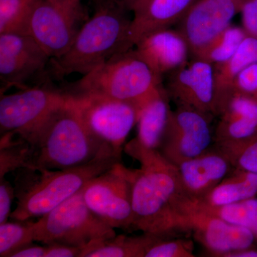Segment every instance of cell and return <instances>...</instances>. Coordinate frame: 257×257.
Listing matches in <instances>:
<instances>
[{
  "instance_id": "6da1fadb",
  "label": "cell",
  "mask_w": 257,
  "mask_h": 257,
  "mask_svg": "<svg viewBox=\"0 0 257 257\" xmlns=\"http://www.w3.org/2000/svg\"><path fill=\"white\" fill-rule=\"evenodd\" d=\"M124 152L140 164L133 170L131 231L167 237L179 230L176 205L184 192L177 167L135 139L124 145Z\"/></svg>"
},
{
  "instance_id": "7a4b0ae2",
  "label": "cell",
  "mask_w": 257,
  "mask_h": 257,
  "mask_svg": "<svg viewBox=\"0 0 257 257\" xmlns=\"http://www.w3.org/2000/svg\"><path fill=\"white\" fill-rule=\"evenodd\" d=\"M120 0H101L95 3V12L87 19L69 50L57 58H51L45 76L63 80L74 73L85 75L123 53L131 20Z\"/></svg>"
},
{
  "instance_id": "3957f363",
  "label": "cell",
  "mask_w": 257,
  "mask_h": 257,
  "mask_svg": "<svg viewBox=\"0 0 257 257\" xmlns=\"http://www.w3.org/2000/svg\"><path fill=\"white\" fill-rule=\"evenodd\" d=\"M27 142L30 145L28 169L32 170H67L105 152L115 153L89 132L72 96Z\"/></svg>"
},
{
  "instance_id": "277c9868",
  "label": "cell",
  "mask_w": 257,
  "mask_h": 257,
  "mask_svg": "<svg viewBox=\"0 0 257 257\" xmlns=\"http://www.w3.org/2000/svg\"><path fill=\"white\" fill-rule=\"evenodd\" d=\"M119 162L121 157L108 152L85 165L67 170H18L14 186L18 202L10 219L31 220L45 215Z\"/></svg>"
},
{
  "instance_id": "5b68a950",
  "label": "cell",
  "mask_w": 257,
  "mask_h": 257,
  "mask_svg": "<svg viewBox=\"0 0 257 257\" xmlns=\"http://www.w3.org/2000/svg\"><path fill=\"white\" fill-rule=\"evenodd\" d=\"M62 91L71 96H96L133 104L138 113L165 88L162 79L130 50L113 56L74 82L64 84Z\"/></svg>"
},
{
  "instance_id": "8992f818",
  "label": "cell",
  "mask_w": 257,
  "mask_h": 257,
  "mask_svg": "<svg viewBox=\"0 0 257 257\" xmlns=\"http://www.w3.org/2000/svg\"><path fill=\"white\" fill-rule=\"evenodd\" d=\"M84 187L34 221L35 241L42 244L64 243L85 250L116 236L115 229L103 222L87 207L84 199Z\"/></svg>"
},
{
  "instance_id": "52a82bcc",
  "label": "cell",
  "mask_w": 257,
  "mask_h": 257,
  "mask_svg": "<svg viewBox=\"0 0 257 257\" xmlns=\"http://www.w3.org/2000/svg\"><path fill=\"white\" fill-rule=\"evenodd\" d=\"M70 96L62 89L47 86L21 89L11 94H1L0 134L13 133L28 141Z\"/></svg>"
},
{
  "instance_id": "ba28073f",
  "label": "cell",
  "mask_w": 257,
  "mask_h": 257,
  "mask_svg": "<svg viewBox=\"0 0 257 257\" xmlns=\"http://www.w3.org/2000/svg\"><path fill=\"white\" fill-rule=\"evenodd\" d=\"M176 209L179 230L192 231L209 256L223 257L231 251L254 247L256 239L249 230L204 210L184 193Z\"/></svg>"
},
{
  "instance_id": "9c48e42d",
  "label": "cell",
  "mask_w": 257,
  "mask_h": 257,
  "mask_svg": "<svg viewBox=\"0 0 257 257\" xmlns=\"http://www.w3.org/2000/svg\"><path fill=\"white\" fill-rule=\"evenodd\" d=\"M85 13L81 0H40L32 10L28 34L50 58L69 50L84 23Z\"/></svg>"
},
{
  "instance_id": "30bf717a",
  "label": "cell",
  "mask_w": 257,
  "mask_h": 257,
  "mask_svg": "<svg viewBox=\"0 0 257 257\" xmlns=\"http://www.w3.org/2000/svg\"><path fill=\"white\" fill-rule=\"evenodd\" d=\"M132 177L133 170L119 162L84 186V199L87 207L113 229L131 231Z\"/></svg>"
},
{
  "instance_id": "8fae6325",
  "label": "cell",
  "mask_w": 257,
  "mask_h": 257,
  "mask_svg": "<svg viewBox=\"0 0 257 257\" xmlns=\"http://www.w3.org/2000/svg\"><path fill=\"white\" fill-rule=\"evenodd\" d=\"M72 97L89 132L121 157L128 134L138 122V109L130 103L103 96Z\"/></svg>"
},
{
  "instance_id": "7c38bea8",
  "label": "cell",
  "mask_w": 257,
  "mask_h": 257,
  "mask_svg": "<svg viewBox=\"0 0 257 257\" xmlns=\"http://www.w3.org/2000/svg\"><path fill=\"white\" fill-rule=\"evenodd\" d=\"M210 114L177 104L171 110L158 151L177 166L207 150L212 141Z\"/></svg>"
},
{
  "instance_id": "4fadbf2b",
  "label": "cell",
  "mask_w": 257,
  "mask_h": 257,
  "mask_svg": "<svg viewBox=\"0 0 257 257\" xmlns=\"http://www.w3.org/2000/svg\"><path fill=\"white\" fill-rule=\"evenodd\" d=\"M50 57L30 35L0 34V79L2 91L11 87L26 88L34 76H45Z\"/></svg>"
},
{
  "instance_id": "5bb4252c",
  "label": "cell",
  "mask_w": 257,
  "mask_h": 257,
  "mask_svg": "<svg viewBox=\"0 0 257 257\" xmlns=\"http://www.w3.org/2000/svg\"><path fill=\"white\" fill-rule=\"evenodd\" d=\"M170 73L166 90L177 104L217 115L212 64L194 58Z\"/></svg>"
},
{
  "instance_id": "9a60e30c",
  "label": "cell",
  "mask_w": 257,
  "mask_h": 257,
  "mask_svg": "<svg viewBox=\"0 0 257 257\" xmlns=\"http://www.w3.org/2000/svg\"><path fill=\"white\" fill-rule=\"evenodd\" d=\"M244 0H197L178 23L191 53L231 25Z\"/></svg>"
},
{
  "instance_id": "2e32d148",
  "label": "cell",
  "mask_w": 257,
  "mask_h": 257,
  "mask_svg": "<svg viewBox=\"0 0 257 257\" xmlns=\"http://www.w3.org/2000/svg\"><path fill=\"white\" fill-rule=\"evenodd\" d=\"M184 194L200 199L220 183L234 168L217 147L176 166Z\"/></svg>"
},
{
  "instance_id": "e0dca14e",
  "label": "cell",
  "mask_w": 257,
  "mask_h": 257,
  "mask_svg": "<svg viewBox=\"0 0 257 257\" xmlns=\"http://www.w3.org/2000/svg\"><path fill=\"white\" fill-rule=\"evenodd\" d=\"M135 47L138 57L161 79L164 74L173 72L185 64L191 53L183 35L179 30L170 28L149 34Z\"/></svg>"
},
{
  "instance_id": "ac0fdd59",
  "label": "cell",
  "mask_w": 257,
  "mask_h": 257,
  "mask_svg": "<svg viewBox=\"0 0 257 257\" xmlns=\"http://www.w3.org/2000/svg\"><path fill=\"white\" fill-rule=\"evenodd\" d=\"M197 0H145L133 8L123 52L132 50L143 37L179 23Z\"/></svg>"
},
{
  "instance_id": "d6986e66",
  "label": "cell",
  "mask_w": 257,
  "mask_h": 257,
  "mask_svg": "<svg viewBox=\"0 0 257 257\" xmlns=\"http://www.w3.org/2000/svg\"><path fill=\"white\" fill-rule=\"evenodd\" d=\"M219 116L216 145L240 143L257 136V99L253 96L231 93Z\"/></svg>"
},
{
  "instance_id": "ffe728a7",
  "label": "cell",
  "mask_w": 257,
  "mask_h": 257,
  "mask_svg": "<svg viewBox=\"0 0 257 257\" xmlns=\"http://www.w3.org/2000/svg\"><path fill=\"white\" fill-rule=\"evenodd\" d=\"M254 63H257V38L247 35L231 58L222 63L214 65V89L218 116L233 92L236 77L246 67Z\"/></svg>"
},
{
  "instance_id": "44dd1931",
  "label": "cell",
  "mask_w": 257,
  "mask_h": 257,
  "mask_svg": "<svg viewBox=\"0 0 257 257\" xmlns=\"http://www.w3.org/2000/svg\"><path fill=\"white\" fill-rule=\"evenodd\" d=\"M170 111L169 94L165 89L139 111L136 141L145 148L158 151Z\"/></svg>"
},
{
  "instance_id": "7402d4cb",
  "label": "cell",
  "mask_w": 257,
  "mask_h": 257,
  "mask_svg": "<svg viewBox=\"0 0 257 257\" xmlns=\"http://www.w3.org/2000/svg\"><path fill=\"white\" fill-rule=\"evenodd\" d=\"M256 195L257 175L234 169L205 197L196 200L206 205L218 207L241 202Z\"/></svg>"
},
{
  "instance_id": "603a6c76",
  "label": "cell",
  "mask_w": 257,
  "mask_h": 257,
  "mask_svg": "<svg viewBox=\"0 0 257 257\" xmlns=\"http://www.w3.org/2000/svg\"><path fill=\"white\" fill-rule=\"evenodd\" d=\"M160 236L147 234L118 235L85 248L82 257H145L147 248Z\"/></svg>"
},
{
  "instance_id": "cb8c5ba5",
  "label": "cell",
  "mask_w": 257,
  "mask_h": 257,
  "mask_svg": "<svg viewBox=\"0 0 257 257\" xmlns=\"http://www.w3.org/2000/svg\"><path fill=\"white\" fill-rule=\"evenodd\" d=\"M247 35L242 27L231 25L192 54L213 66L222 63L234 55Z\"/></svg>"
},
{
  "instance_id": "d4e9b609",
  "label": "cell",
  "mask_w": 257,
  "mask_h": 257,
  "mask_svg": "<svg viewBox=\"0 0 257 257\" xmlns=\"http://www.w3.org/2000/svg\"><path fill=\"white\" fill-rule=\"evenodd\" d=\"M192 199V198H191ZM204 210L219 216L231 224L249 230L257 241V199L253 197L226 205L212 207L192 199Z\"/></svg>"
},
{
  "instance_id": "484cf974",
  "label": "cell",
  "mask_w": 257,
  "mask_h": 257,
  "mask_svg": "<svg viewBox=\"0 0 257 257\" xmlns=\"http://www.w3.org/2000/svg\"><path fill=\"white\" fill-rule=\"evenodd\" d=\"M17 136V135H16ZM15 135L7 133L0 140V179L9 172L29 168L30 145L26 140L15 138Z\"/></svg>"
},
{
  "instance_id": "4316f807",
  "label": "cell",
  "mask_w": 257,
  "mask_h": 257,
  "mask_svg": "<svg viewBox=\"0 0 257 257\" xmlns=\"http://www.w3.org/2000/svg\"><path fill=\"white\" fill-rule=\"evenodd\" d=\"M40 0H0V34L26 33L32 10Z\"/></svg>"
},
{
  "instance_id": "83f0119b",
  "label": "cell",
  "mask_w": 257,
  "mask_h": 257,
  "mask_svg": "<svg viewBox=\"0 0 257 257\" xmlns=\"http://www.w3.org/2000/svg\"><path fill=\"white\" fill-rule=\"evenodd\" d=\"M34 221H6L0 224V256L10 257L20 248L35 242Z\"/></svg>"
},
{
  "instance_id": "f1b7e54d",
  "label": "cell",
  "mask_w": 257,
  "mask_h": 257,
  "mask_svg": "<svg viewBox=\"0 0 257 257\" xmlns=\"http://www.w3.org/2000/svg\"><path fill=\"white\" fill-rule=\"evenodd\" d=\"M216 147L224 152L234 169L257 175V136L246 141Z\"/></svg>"
},
{
  "instance_id": "f546056e",
  "label": "cell",
  "mask_w": 257,
  "mask_h": 257,
  "mask_svg": "<svg viewBox=\"0 0 257 257\" xmlns=\"http://www.w3.org/2000/svg\"><path fill=\"white\" fill-rule=\"evenodd\" d=\"M192 240L158 237L147 248L145 257H194Z\"/></svg>"
},
{
  "instance_id": "4dcf8cb0",
  "label": "cell",
  "mask_w": 257,
  "mask_h": 257,
  "mask_svg": "<svg viewBox=\"0 0 257 257\" xmlns=\"http://www.w3.org/2000/svg\"><path fill=\"white\" fill-rule=\"evenodd\" d=\"M242 93L257 99V63L251 64L236 77L233 92Z\"/></svg>"
},
{
  "instance_id": "1f68e13d",
  "label": "cell",
  "mask_w": 257,
  "mask_h": 257,
  "mask_svg": "<svg viewBox=\"0 0 257 257\" xmlns=\"http://www.w3.org/2000/svg\"><path fill=\"white\" fill-rule=\"evenodd\" d=\"M15 197L14 186L5 178L0 179V224L6 222L11 215L12 204Z\"/></svg>"
},
{
  "instance_id": "d6a6232c",
  "label": "cell",
  "mask_w": 257,
  "mask_h": 257,
  "mask_svg": "<svg viewBox=\"0 0 257 257\" xmlns=\"http://www.w3.org/2000/svg\"><path fill=\"white\" fill-rule=\"evenodd\" d=\"M240 14L243 30L249 36L257 38V0H244Z\"/></svg>"
},
{
  "instance_id": "836d02e7",
  "label": "cell",
  "mask_w": 257,
  "mask_h": 257,
  "mask_svg": "<svg viewBox=\"0 0 257 257\" xmlns=\"http://www.w3.org/2000/svg\"><path fill=\"white\" fill-rule=\"evenodd\" d=\"M45 257H82L84 248L64 243H52L45 244Z\"/></svg>"
},
{
  "instance_id": "e575fe53",
  "label": "cell",
  "mask_w": 257,
  "mask_h": 257,
  "mask_svg": "<svg viewBox=\"0 0 257 257\" xmlns=\"http://www.w3.org/2000/svg\"><path fill=\"white\" fill-rule=\"evenodd\" d=\"M45 244L37 245L32 243L15 251L10 257H45Z\"/></svg>"
},
{
  "instance_id": "d590c367",
  "label": "cell",
  "mask_w": 257,
  "mask_h": 257,
  "mask_svg": "<svg viewBox=\"0 0 257 257\" xmlns=\"http://www.w3.org/2000/svg\"><path fill=\"white\" fill-rule=\"evenodd\" d=\"M223 257H257V248L253 247L231 251L226 253Z\"/></svg>"
},
{
  "instance_id": "8d00e7d4",
  "label": "cell",
  "mask_w": 257,
  "mask_h": 257,
  "mask_svg": "<svg viewBox=\"0 0 257 257\" xmlns=\"http://www.w3.org/2000/svg\"><path fill=\"white\" fill-rule=\"evenodd\" d=\"M144 1H145V0H120L121 4L124 5L126 9L130 10V11H132L137 5L143 3Z\"/></svg>"
},
{
  "instance_id": "74e56055",
  "label": "cell",
  "mask_w": 257,
  "mask_h": 257,
  "mask_svg": "<svg viewBox=\"0 0 257 257\" xmlns=\"http://www.w3.org/2000/svg\"><path fill=\"white\" fill-rule=\"evenodd\" d=\"M94 3H97V2L101 1V0H93Z\"/></svg>"
}]
</instances>
